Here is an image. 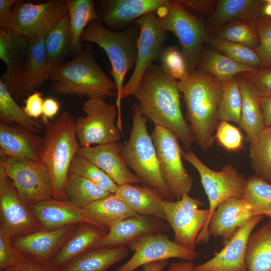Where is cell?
<instances>
[{"label":"cell","mask_w":271,"mask_h":271,"mask_svg":"<svg viewBox=\"0 0 271 271\" xmlns=\"http://www.w3.org/2000/svg\"><path fill=\"white\" fill-rule=\"evenodd\" d=\"M178 81L168 76L160 66L146 70L133 95L141 113L155 125L174 133L188 149L194 143L181 108Z\"/></svg>","instance_id":"cell-1"},{"label":"cell","mask_w":271,"mask_h":271,"mask_svg":"<svg viewBox=\"0 0 271 271\" xmlns=\"http://www.w3.org/2000/svg\"><path fill=\"white\" fill-rule=\"evenodd\" d=\"M187 109L186 119L194 141L203 151H208L215 140L219 123L218 108L222 82L212 74L196 69L186 81L178 82Z\"/></svg>","instance_id":"cell-2"},{"label":"cell","mask_w":271,"mask_h":271,"mask_svg":"<svg viewBox=\"0 0 271 271\" xmlns=\"http://www.w3.org/2000/svg\"><path fill=\"white\" fill-rule=\"evenodd\" d=\"M47 79L52 81L53 91L58 95L105 99L116 94L115 83L98 64L90 45L71 60L51 70Z\"/></svg>","instance_id":"cell-3"},{"label":"cell","mask_w":271,"mask_h":271,"mask_svg":"<svg viewBox=\"0 0 271 271\" xmlns=\"http://www.w3.org/2000/svg\"><path fill=\"white\" fill-rule=\"evenodd\" d=\"M45 126L40 161L51 174L53 198L67 200L65 189L70 167L80 147L76 120L65 111Z\"/></svg>","instance_id":"cell-4"},{"label":"cell","mask_w":271,"mask_h":271,"mask_svg":"<svg viewBox=\"0 0 271 271\" xmlns=\"http://www.w3.org/2000/svg\"><path fill=\"white\" fill-rule=\"evenodd\" d=\"M138 26L131 25L119 31H113L104 26L100 21L91 22L84 31L81 42L93 43L106 53L111 66V74L116 87L115 104L118 110L117 125L122 127L121 93L125 77L134 67L137 56Z\"/></svg>","instance_id":"cell-5"},{"label":"cell","mask_w":271,"mask_h":271,"mask_svg":"<svg viewBox=\"0 0 271 271\" xmlns=\"http://www.w3.org/2000/svg\"><path fill=\"white\" fill-rule=\"evenodd\" d=\"M132 108L130 134L125 145L120 144L121 156L145 186L163 199L174 200L161 174L153 141L148 130V120L141 113L138 103L133 104Z\"/></svg>","instance_id":"cell-6"},{"label":"cell","mask_w":271,"mask_h":271,"mask_svg":"<svg viewBox=\"0 0 271 271\" xmlns=\"http://www.w3.org/2000/svg\"><path fill=\"white\" fill-rule=\"evenodd\" d=\"M182 157L197 171L209 200V217L196 239L197 244L207 243L210 238L209 222L213 212L227 199L242 198L246 179L231 164L226 165L220 171H215L204 164L192 151L182 150Z\"/></svg>","instance_id":"cell-7"},{"label":"cell","mask_w":271,"mask_h":271,"mask_svg":"<svg viewBox=\"0 0 271 271\" xmlns=\"http://www.w3.org/2000/svg\"><path fill=\"white\" fill-rule=\"evenodd\" d=\"M157 17L162 29L176 37L192 71L196 70L208 37L205 22L190 13L179 0L172 1L170 6L158 13Z\"/></svg>","instance_id":"cell-8"},{"label":"cell","mask_w":271,"mask_h":271,"mask_svg":"<svg viewBox=\"0 0 271 271\" xmlns=\"http://www.w3.org/2000/svg\"><path fill=\"white\" fill-rule=\"evenodd\" d=\"M0 166L28 206L53 198L51 174L41 161L1 157Z\"/></svg>","instance_id":"cell-9"},{"label":"cell","mask_w":271,"mask_h":271,"mask_svg":"<svg viewBox=\"0 0 271 271\" xmlns=\"http://www.w3.org/2000/svg\"><path fill=\"white\" fill-rule=\"evenodd\" d=\"M85 116L76 120L77 137L82 147L118 143L120 131L115 122L118 110L115 103L100 98H88L83 104Z\"/></svg>","instance_id":"cell-10"},{"label":"cell","mask_w":271,"mask_h":271,"mask_svg":"<svg viewBox=\"0 0 271 271\" xmlns=\"http://www.w3.org/2000/svg\"><path fill=\"white\" fill-rule=\"evenodd\" d=\"M163 178L174 199L189 195L193 179L182 162V151L177 137L171 131L155 125L151 135Z\"/></svg>","instance_id":"cell-11"},{"label":"cell","mask_w":271,"mask_h":271,"mask_svg":"<svg viewBox=\"0 0 271 271\" xmlns=\"http://www.w3.org/2000/svg\"><path fill=\"white\" fill-rule=\"evenodd\" d=\"M159 201L165 214L166 220L174 231V241L195 250L198 235L208 220L209 208L199 209V206H203V203L188 194L175 201L162 197Z\"/></svg>","instance_id":"cell-12"},{"label":"cell","mask_w":271,"mask_h":271,"mask_svg":"<svg viewBox=\"0 0 271 271\" xmlns=\"http://www.w3.org/2000/svg\"><path fill=\"white\" fill-rule=\"evenodd\" d=\"M156 13L147 14L134 22L140 29L138 40L137 56L133 73L122 88L121 99L133 95L147 69L159 59L167 39Z\"/></svg>","instance_id":"cell-13"},{"label":"cell","mask_w":271,"mask_h":271,"mask_svg":"<svg viewBox=\"0 0 271 271\" xmlns=\"http://www.w3.org/2000/svg\"><path fill=\"white\" fill-rule=\"evenodd\" d=\"M68 14L66 0H51L34 4L18 0L9 30L30 40L44 34Z\"/></svg>","instance_id":"cell-14"},{"label":"cell","mask_w":271,"mask_h":271,"mask_svg":"<svg viewBox=\"0 0 271 271\" xmlns=\"http://www.w3.org/2000/svg\"><path fill=\"white\" fill-rule=\"evenodd\" d=\"M128 246L133 254L114 271H134L145 264L172 258L193 261L199 255L198 252L181 246L163 233L144 236Z\"/></svg>","instance_id":"cell-15"},{"label":"cell","mask_w":271,"mask_h":271,"mask_svg":"<svg viewBox=\"0 0 271 271\" xmlns=\"http://www.w3.org/2000/svg\"><path fill=\"white\" fill-rule=\"evenodd\" d=\"M0 229L13 238L28 234L41 227L0 166Z\"/></svg>","instance_id":"cell-16"},{"label":"cell","mask_w":271,"mask_h":271,"mask_svg":"<svg viewBox=\"0 0 271 271\" xmlns=\"http://www.w3.org/2000/svg\"><path fill=\"white\" fill-rule=\"evenodd\" d=\"M79 224L54 230L40 229L12 238V245L20 260L51 263Z\"/></svg>","instance_id":"cell-17"},{"label":"cell","mask_w":271,"mask_h":271,"mask_svg":"<svg viewBox=\"0 0 271 271\" xmlns=\"http://www.w3.org/2000/svg\"><path fill=\"white\" fill-rule=\"evenodd\" d=\"M29 40L9 29H0V58L6 66L1 80L16 100L25 96L23 71Z\"/></svg>","instance_id":"cell-18"},{"label":"cell","mask_w":271,"mask_h":271,"mask_svg":"<svg viewBox=\"0 0 271 271\" xmlns=\"http://www.w3.org/2000/svg\"><path fill=\"white\" fill-rule=\"evenodd\" d=\"M169 0H103L98 1L99 19L110 30L119 31L150 13H157L168 7Z\"/></svg>","instance_id":"cell-19"},{"label":"cell","mask_w":271,"mask_h":271,"mask_svg":"<svg viewBox=\"0 0 271 271\" xmlns=\"http://www.w3.org/2000/svg\"><path fill=\"white\" fill-rule=\"evenodd\" d=\"M265 217L254 216L240 228L224 247L211 259L194 266V271H248L245 256L247 242L253 230Z\"/></svg>","instance_id":"cell-20"},{"label":"cell","mask_w":271,"mask_h":271,"mask_svg":"<svg viewBox=\"0 0 271 271\" xmlns=\"http://www.w3.org/2000/svg\"><path fill=\"white\" fill-rule=\"evenodd\" d=\"M169 228V225L164 219L137 214L109 227L107 235L94 248L126 246L142 237L167 232Z\"/></svg>","instance_id":"cell-21"},{"label":"cell","mask_w":271,"mask_h":271,"mask_svg":"<svg viewBox=\"0 0 271 271\" xmlns=\"http://www.w3.org/2000/svg\"><path fill=\"white\" fill-rule=\"evenodd\" d=\"M254 216L251 206L243 198L227 199L213 212L209 222V234L221 237L225 245Z\"/></svg>","instance_id":"cell-22"},{"label":"cell","mask_w":271,"mask_h":271,"mask_svg":"<svg viewBox=\"0 0 271 271\" xmlns=\"http://www.w3.org/2000/svg\"><path fill=\"white\" fill-rule=\"evenodd\" d=\"M77 153L96 165L118 186L142 183L127 168L121 156L120 144L118 143L80 147Z\"/></svg>","instance_id":"cell-23"},{"label":"cell","mask_w":271,"mask_h":271,"mask_svg":"<svg viewBox=\"0 0 271 271\" xmlns=\"http://www.w3.org/2000/svg\"><path fill=\"white\" fill-rule=\"evenodd\" d=\"M28 206L42 229L54 230L82 223L95 225L83 208L68 200L52 198Z\"/></svg>","instance_id":"cell-24"},{"label":"cell","mask_w":271,"mask_h":271,"mask_svg":"<svg viewBox=\"0 0 271 271\" xmlns=\"http://www.w3.org/2000/svg\"><path fill=\"white\" fill-rule=\"evenodd\" d=\"M21 127L0 123V157L40 161L43 138Z\"/></svg>","instance_id":"cell-25"},{"label":"cell","mask_w":271,"mask_h":271,"mask_svg":"<svg viewBox=\"0 0 271 271\" xmlns=\"http://www.w3.org/2000/svg\"><path fill=\"white\" fill-rule=\"evenodd\" d=\"M107 233L108 231L89 223L79 224L51 264L56 267H63L72 260L94 248Z\"/></svg>","instance_id":"cell-26"},{"label":"cell","mask_w":271,"mask_h":271,"mask_svg":"<svg viewBox=\"0 0 271 271\" xmlns=\"http://www.w3.org/2000/svg\"><path fill=\"white\" fill-rule=\"evenodd\" d=\"M242 97L239 127L246 134L247 141H254L265 128L258 90L241 74L237 75Z\"/></svg>","instance_id":"cell-27"},{"label":"cell","mask_w":271,"mask_h":271,"mask_svg":"<svg viewBox=\"0 0 271 271\" xmlns=\"http://www.w3.org/2000/svg\"><path fill=\"white\" fill-rule=\"evenodd\" d=\"M264 0H218L214 10L205 22L208 33L237 20L262 17Z\"/></svg>","instance_id":"cell-28"},{"label":"cell","mask_w":271,"mask_h":271,"mask_svg":"<svg viewBox=\"0 0 271 271\" xmlns=\"http://www.w3.org/2000/svg\"><path fill=\"white\" fill-rule=\"evenodd\" d=\"M45 35L29 40L23 71V83L26 95L42 86L46 80L48 65Z\"/></svg>","instance_id":"cell-29"},{"label":"cell","mask_w":271,"mask_h":271,"mask_svg":"<svg viewBox=\"0 0 271 271\" xmlns=\"http://www.w3.org/2000/svg\"><path fill=\"white\" fill-rule=\"evenodd\" d=\"M114 194L136 214L166 220L165 214L159 201L162 197L153 189L146 186L142 187L126 184L118 186Z\"/></svg>","instance_id":"cell-30"},{"label":"cell","mask_w":271,"mask_h":271,"mask_svg":"<svg viewBox=\"0 0 271 271\" xmlns=\"http://www.w3.org/2000/svg\"><path fill=\"white\" fill-rule=\"evenodd\" d=\"M126 246L92 248L62 267L66 271H106L128 254Z\"/></svg>","instance_id":"cell-31"},{"label":"cell","mask_w":271,"mask_h":271,"mask_svg":"<svg viewBox=\"0 0 271 271\" xmlns=\"http://www.w3.org/2000/svg\"><path fill=\"white\" fill-rule=\"evenodd\" d=\"M69 18L70 52L75 56L82 51L81 38L87 26L99 20L92 0H66Z\"/></svg>","instance_id":"cell-32"},{"label":"cell","mask_w":271,"mask_h":271,"mask_svg":"<svg viewBox=\"0 0 271 271\" xmlns=\"http://www.w3.org/2000/svg\"><path fill=\"white\" fill-rule=\"evenodd\" d=\"M83 209L95 225L105 231L122 219L137 214L114 194Z\"/></svg>","instance_id":"cell-33"},{"label":"cell","mask_w":271,"mask_h":271,"mask_svg":"<svg viewBox=\"0 0 271 271\" xmlns=\"http://www.w3.org/2000/svg\"><path fill=\"white\" fill-rule=\"evenodd\" d=\"M245 261L248 271H271V220L250 234Z\"/></svg>","instance_id":"cell-34"},{"label":"cell","mask_w":271,"mask_h":271,"mask_svg":"<svg viewBox=\"0 0 271 271\" xmlns=\"http://www.w3.org/2000/svg\"><path fill=\"white\" fill-rule=\"evenodd\" d=\"M45 46L48 74L53 69L64 62L65 57L70 52L68 14L46 32L45 35Z\"/></svg>","instance_id":"cell-35"},{"label":"cell","mask_w":271,"mask_h":271,"mask_svg":"<svg viewBox=\"0 0 271 271\" xmlns=\"http://www.w3.org/2000/svg\"><path fill=\"white\" fill-rule=\"evenodd\" d=\"M258 19L232 21L209 32L208 37L240 44L256 51L259 45Z\"/></svg>","instance_id":"cell-36"},{"label":"cell","mask_w":271,"mask_h":271,"mask_svg":"<svg viewBox=\"0 0 271 271\" xmlns=\"http://www.w3.org/2000/svg\"><path fill=\"white\" fill-rule=\"evenodd\" d=\"M197 69L212 74L222 82L254 70L236 63L210 47H204Z\"/></svg>","instance_id":"cell-37"},{"label":"cell","mask_w":271,"mask_h":271,"mask_svg":"<svg viewBox=\"0 0 271 271\" xmlns=\"http://www.w3.org/2000/svg\"><path fill=\"white\" fill-rule=\"evenodd\" d=\"M0 120L10 125L19 127L34 133H40L43 123L29 116L16 102L3 82L0 80Z\"/></svg>","instance_id":"cell-38"},{"label":"cell","mask_w":271,"mask_h":271,"mask_svg":"<svg viewBox=\"0 0 271 271\" xmlns=\"http://www.w3.org/2000/svg\"><path fill=\"white\" fill-rule=\"evenodd\" d=\"M65 191L67 200L81 208L111 194L92 181L71 172L68 174Z\"/></svg>","instance_id":"cell-39"},{"label":"cell","mask_w":271,"mask_h":271,"mask_svg":"<svg viewBox=\"0 0 271 271\" xmlns=\"http://www.w3.org/2000/svg\"><path fill=\"white\" fill-rule=\"evenodd\" d=\"M250 166L255 175L271 184V126L250 143Z\"/></svg>","instance_id":"cell-40"},{"label":"cell","mask_w":271,"mask_h":271,"mask_svg":"<svg viewBox=\"0 0 271 271\" xmlns=\"http://www.w3.org/2000/svg\"><path fill=\"white\" fill-rule=\"evenodd\" d=\"M251 206L255 215L271 220V184L256 176L246 179L242 198Z\"/></svg>","instance_id":"cell-41"},{"label":"cell","mask_w":271,"mask_h":271,"mask_svg":"<svg viewBox=\"0 0 271 271\" xmlns=\"http://www.w3.org/2000/svg\"><path fill=\"white\" fill-rule=\"evenodd\" d=\"M242 97L237 75L222 82L217 120L233 122L239 124L240 120Z\"/></svg>","instance_id":"cell-42"},{"label":"cell","mask_w":271,"mask_h":271,"mask_svg":"<svg viewBox=\"0 0 271 271\" xmlns=\"http://www.w3.org/2000/svg\"><path fill=\"white\" fill-rule=\"evenodd\" d=\"M205 43L236 63L252 69L264 68L255 50L244 45L208 37Z\"/></svg>","instance_id":"cell-43"},{"label":"cell","mask_w":271,"mask_h":271,"mask_svg":"<svg viewBox=\"0 0 271 271\" xmlns=\"http://www.w3.org/2000/svg\"><path fill=\"white\" fill-rule=\"evenodd\" d=\"M158 60L164 72L178 82L187 80L193 71L184 54L176 46H165Z\"/></svg>","instance_id":"cell-44"},{"label":"cell","mask_w":271,"mask_h":271,"mask_svg":"<svg viewBox=\"0 0 271 271\" xmlns=\"http://www.w3.org/2000/svg\"><path fill=\"white\" fill-rule=\"evenodd\" d=\"M69 172L92 181L111 194H114L118 187L104 172L78 153L71 163Z\"/></svg>","instance_id":"cell-45"},{"label":"cell","mask_w":271,"mask_h":271,"mask_svg":"<svg viewBox=\"0 0 271 271\" xmlns=\"http://www.w3.org/2000/svg\"><path fill=\"white\" fill-rule=\"evenodd\" d=\"M215 132V139L227 151L234 152L242 148L243 138L241 131L228 121H219Z\"/></svg>","instance_id":"cell-46"},{"label":"cell","mask_w":271,"mask_h":271,"mask_svg":"<svg viewBox=\"0 0 271 271\" xmlns=\"http://www.w3.org/2000/svg\"><path fill=\"white\" fill-rule=\"evenodd\" d=\"M259 45L256 51L264 68H271V18L261 17L258 21Z\"/></svg>","instance_id":"cell-47"},{"label":"cell","mask_w":271,"mask_h":271,"mask_svg":"<svg viewBox=\"0 0 271 271\" xmlns=\"http://www.w3.org/2000/svg\"><path fill=\"white\" fill-rule=\"evenodd\" d=\"M13 237L0 229V271L15 266L20 260L12 245Z\"/></svg>","instance_id":"cell-48"},{"label":"cell","mask_w":271,"mask_h":271,"mask_svg":"<svg viewBox=\"0 0 271 271\" xmlns=\"http://www.w3.org/2000/svg\"><path fill=\"white\" fill-rule=\"evenodd\" d=\"M241 74L253 85L261 96L271 95V68L254 69Z\"/></svg>","instance_id":"cell-49"},{"label":"cell","mask_w":271,"mask_h":271,"mask_svg":"<svg viewBox=\"0 0 271 271\" xmlns=\"http://www.w3.org/2000/svg\"><path fill=\"white\" fill-rule=\"evenodd\" d=\"M183 7L192 15L198 17H208L213 12L216 0H179Z\"/></svg>","instance_id":"cell-50"},{"label":"cell","mask_w":271,"mask_h":271,"mask_svg":"<svg viewBox=\"0 0 271 271\" xmlns=\"http://www.w3.org/2000/svg\"><path fill=\"white\" fill-rule=\"evenodd\" d=\"M44 101L42 94L34 91L25 100L23 109L29 116L37 119L42 115Z\"/></svg>","instance_id":"cell-51"},{"label":"cell","mask_w":271,"mask_h":271,"mask_svg":"<svg viewBox=\"0 0 271 271\" xmlns=\"http://www.w3.org/2000/svg\"><path fill=\"white\" fill-rule=\"evenodd\" d=\"M3 271H66L63 267L53 266L51 263H42L20 261L15 266Z\"/></svg>","instance_id":"cell-52"},{"label":"cell","mask_w":271,"mask_h":271,"mask_svg":"<svg viewBox=\"0 0 271 271\" xmlns=\"http://www.w3.org/2000/svg\"><path fill=\"white\" fill-rule=\"evenodd\" d=\"M18 0H0V27L9 29L14 8Z\"/></svg>","instance_id":"cell-53"},{"label":"cell","mask_w":271,"mask_h":271,"mask_svg":"<svg viewBox=\"0 0 271 271\" xmlns=\"http://www.w3.org/2000/svg\"><path fill=\"white\" fill-rule=\"evenodd\" d=\"M59 102L54 98L48 97L44 99L42 115V122L46 126L49 122V119L53 118L54 116L59 110Z\"/></svg>","instance_id":"cell-54"},{"label":"cell","mask_w":271,"mask_h":271,"mask_svg":"<svg viewBox=\"0 0 271 271\" xmlns=\"http://www.w3.org/2000/svg\"><path fill=\"white\" fill-rule=\"evenodd\" d=\"M260 102L265 127L271 126V95L261 96Z\"/></svg>","instance_id":"cell-55"},{"label":"cell","mask_w":271,"mask_h":271,"mask_svg":"<svg viewBox=\"0 0 271 271\" xmlns=\"http://www.w3.org/2000/svg\"><path fill=\"white\" fill-rule=\"evenodd\" d=\"M193 261L181 260L171 263L165 271H194Z\"/></svg>","instance_id":"cell-56"},{"label":"cell","mask_w":271,"mask_h":271,"mask_svg":"<svg viewBox=\"0 0 271 271\" xmlns=\"http://www.w3.org/2000/svg\"><path fill=\"white\" fill-rule=\"evenodd\" d=\"M168 264V260H160L144 264V271H163Z\"/></svg>","instance_id":"cell-57"},{"label":"cell","mask_w":271,"mask_h":271,"mask_svg":"<svg viewBox=\"0 0 271 271\" xmlns=\"http://www.w3.org/2000/svg\"><path fill=\"white\" fill-rule=\"evenodd\" d=\"M261 13L262 17L271 18V0H264Z\"/></svg>","instance_id":"cell-58"}]
</instances>
